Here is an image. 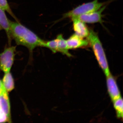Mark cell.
I'll return each mask as SVG.
<instances>
[{
    "label": "cell",
    "mask_w": 123,
    "mask_h": 123,
    "mask_svg": "<svg viewBox=\"0 0 123 123\" xmlns=\"http://www.w3.org/2000/svg\"><path fill=\"white\" fill-rule=\"evenodd\" d=\"M1 108L11 122V108L8 92L4 89L0 94Z\"/></svg>",
    "instance_id": "obj_9"
},
{
    "label": "cell",
    "mask_w": 123,
    "mask_h": 123,
    "mask_svg": "<svg viewBox=\"0 0 123 123\" xmlns=\"http://www.w3.org/2000/svg\"><path fill=\"white\" fill-rule=\"evenodd\" d=\"M66 42L69 50L84 47L89 44L88 40L84 39L75 34L71 36Z\"/></svg>",
    "instance_id": "obj_8"
},
{
    "label": "cell",
    "mask_w": 123,
    "mask_h": 123,
    "mask_svg": "<svg viewBox=\"0 0 123 123\" xmlns=\"http://www.w3.org/2000/svg\"><path fill=\"white\" fill-rule=\"evenodd\" d=\"M0 108H1V105H0Z\"/></svg>",
    "instance_id": "obj_19"
},
{
    "label": "cell",
    "mask_w": 123,
    "mask_h": 123,
    "mask_svg": "<svg viewBox=\"0 0 123 123\" xmlns=\"http://www.w3.org/2000/svg\"><path fill=\"white\" fill-rule=\"evenodd\" d=\"M73 26L75 34L81 38L88 37L89 31L85 23L77 18H72Z\"/></svg>",
    "instance_id": "obj_7"
},
{
    "label": "cell",
    "mask_w": 123,
    "mask_h": 123,
    "mask_svg": "<svg viewBox=\"0 0 123 123\" xmlns=\"http://www.w3.org/2000/svg\"><path fill=\"white\" fill-rule=\"evenodd\" d=\"M0 7L2 8L5 11H7L10 15H11L15 19H16L15 16L14 15L11 10L7 0H0Z\"/></svg>",
    "instance_id": "obj_15"
},
{
    "label": "cell",
    "mask_w": 123,
    "mask_h": 123,
    "mask_svg": "<svg viewBox=\"0 0 123 123\" xmlns=\"http://www.w3.org/2000/svg\"><path fill=\"white\" fill-rule=\"evenodd\" d=\"M117 118H123V99L121 97L112 101Z\"/></svg>",
    "instance_id": "obj_13"
},
{
    "label": "cell",
    "mask_w": 123,
    "mask_h": 123,
    "mask_svg": "<svg viewBox=\"0 0 123 123\" xmlns=\"http://www.w3.org/2000/svg\"><path fill=\"white\" fill-rule=\"evenodd\" d=\"M2 81V84L7 92H11L14 88V80L10 72L5 73Z\"/></svg>",
    "instance_id": "obj_11"
},
{
    "label": "cell",
    "mask_w": 123,
    "mask_h": 123,
    "mask_svg": "<svg viewBox=\"0 0 123 123\" xmlns=\"http://www.w3.org/2000/svg\"><path fill=\"white\" fill-rule=\"evenodd\" d=\"M56 38L58 42L57 52H61L69 57L71 56L72 55L69 52L66 40L63 37L62 35L60 34L57 36Z\"/></svg>",
    "instance_id": "obj_12"
},
{
    "label": "cell",
    "mask_w": 123,
    "mask_h": 123,
    "mask_svg": "<svg viewBox=\"0 0 123 123\" xmlns=\"http://www.w3.org/2000/svg\"><path fill=\"white\" fill-rule=\"evenodd\" d=\"M10 21L5 13V10L0 7V25L6 32L9 42L10 43L12 37L10 33Z\"/></svg>",
    "instance_id": "obj_10"
},
{
    "label": "cell",
    "mask_w": 123,
    "mask_h": 123,
    "mask_svg": "<svg viewBox=\"0 0 123 123\" xmlns=\"http://www.w3.org/2000/svg\"><path fill=\"white\" fill-rule=\"evenodd\" d=\"M43 47L49 49L54 53L57 52L58 42L57 38L48 42H44Z\"/></svg>",
    "instance_id": "obj_14"
},
{
    "label": "cell",
    "mask_w": 123,
    "mask_h": 123,
    "mask_svg": "<svg viewBox=\"0 0 123 123\" xmlns=\"http://www.w3.org/2000/svg\"><path fill=\"white\" fill-rule=\"evenodd\" d=\"M106 84L108 91L112 101L121 97L118 87L114 77L110 74L106 76Z\"/></svg>",
    "instance_id": "obj_6"
},
{
    "label": "cell",
    "mask_w": 123,
    "mask_h": 123,
    "mask_svg": "<svg viewBox=\"0 0 123 123\" xmlns=\"http://www.w3.org/2000/svg\"><path fill=\"white\" fill-rule=\"evenodd\" d=\"M10 123L5 113L0 108V123Z\"/></svg>",
    "instance_id": "obj_16"
},
{
    "label": "cell",
    "mask_w": 123,
    "mask_h": 123,
    "mask_svg": "<svg viewBox=\"0 0 123 123\" xmlns=\"http://www.w3.org/2000/svg\"><path fill=\"white\" fill-rule=\"evenodd\" d=\"M2 29V27H1V26L0 25V31Z\"/></svg>",
    "instance_id": "obj_18"
},
{
    "label": "cell",
    "mask_w": 123,
    "mask_h": 123,
    "mask_svg": "<svg viewBox=\"0 0 123 123\" xmlns=\"http://www.w3.org/2000/svg\"><path fill=\"white\" fill-rule=\"evenodd\" d=\"M16 47L11 46L5 49L0 53V69L5 73L10 72L14 61Z\"/></svg>",
    "instance_id": "obj_4"
},
{
    "label": "cell",
    "mask_w": 123,
    "mask_h": 123,
    "mask_svg": "<svg viewBox=\"0 0 123 123\" xmlns=\"http://www.w3.org/2000/svg\"><path fill=\"white\" fill-rule=\"evenodd\" d=\"M5 89L3 84H2V81L0 80V94L1 93L2 91L4 90Z\"/></svg>",
    "instance_id": "obj_17"
},
{
    "label": "cell",
    "mask_w": 123,
    "mask_h": 123,
    "mask_svg": "<svg viewBox=\"0 0 123 123\" xmlns=\"http://www.w3.org/2000/svg\"><path fill=\"white\" fill-rule=\"evenodd\" d=\"M104 4L98 2V0H94L92 2L84 4L64 15V18H77L80 15L97 11L103 6Z\"/></svg>",
    "instance_id": "obj_3"
},
{
    "label": "cell",
    "mask_w": 123,
    "mask_h": 123,
    "mask_svg": "<svg viewBox=\"0 0 123 123\" xmlns=\"http://www.w3.org/2000/svg\"><path fill=\"white\" fill-rule=\"evenodd\" d=\"M106 6H102L97 11L80 15L77 18L85 23H94L103 22L102 13L105 9Z\"/></svg>",
    "instance_id": "obj_5"
},
{
    "label": "cell",
    "mask_w": 123,
    "mask_h": 123,
    "mask_svg": "<svg viewBox=\"0 0 123 123\" xmlns=\"http://www.w3.org/2000/svg\"><path fill=\"white\" fill-rule=\"evenodd\" d=\"M89 44L92 48L99 66L106 77L111 73L105 53L97 33L92 30L89 31L88 37Z\"/></svg>",
    "instance_id": "obj_2"
},
{
    "label": "cell",
    "mask_w": 123,
    "mask_h": 123,
    "mask_svg": "<svg viewBox=\"0 0 123 123\" xmlns=\"http://www.w3.org/2000/svg\"><path fill=\"white\" fill-rule=\"evenodd\" d=\"M11 37L18 45L26 47L31 53L37 47H43L44 41L18 22L10 21Z\"/></svg>",
    "instance_id": "obj_1"
}]
</instances>
